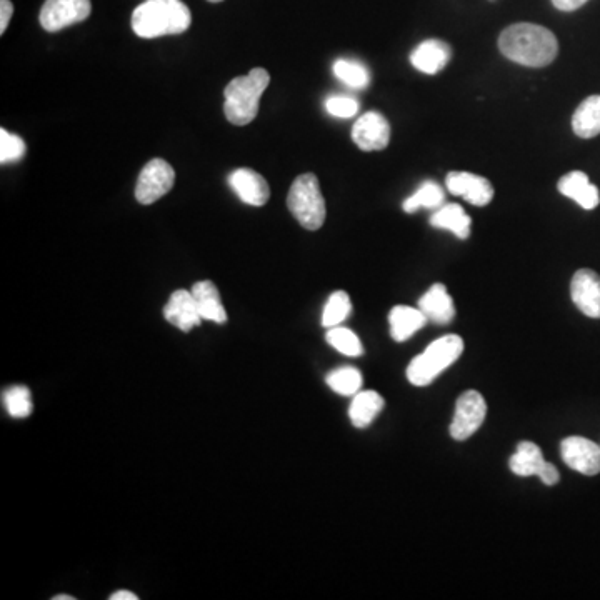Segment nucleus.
I'll return each mask as SVG.
<instances>
[{
  "mask_svg": "<svg viewBox=\"0 0 600 600\" xmlns=\"http://www.w3.org/2000/svg\"><path fill=\"white\" fill-rule=\"evenodd\" d=\"M445 185L450 194L462 197L469 204L484 207L494 199V187L482 175L470 172H449L445 177Z\"/></svg>",
  "mask_w": 600,
  "mask_h": 600,
  "instance_id": "11",
  "label": "nucleus"
},
{
  "mask_svg": "<svg viewBox=\"0 0 600 600\" xmlns=\"http://www.w3.org/2000/svg\"><path fill=\"white\" fill-rule=\"evenodd\" d=\"M537 477H539L545 485H555L560 480L559 470H557V467H555L554 464L547 462V460H545V464L542 465V469H540Z\"/></svg>",
  "mask_w": 600,
  "mask_h": 600,
  "instance_id": "32",
  "label": "nucleus"
},
{
  "mask_svg": "<svg viewBox=\"0 0 600 600\" xmlns=\"http://www.w3.org/2000/svg\"><path fill=\"white\" fill-rule=\"evenodd\" d=\"M212 4H219V2H224V0H209Z\"/></svg>",
  "mask_w": 600,
  "mask_h": 600,
  "instance_id": "37",
  "label": "nucleus"
},
{
  "mask_svg": "<svg viewBox=\"0 0 600 600\" xmlns=\"http://www.w3.org/2000/svg\"><path fill=\"white\" fill-rule=\"evenodd\" d=\"M164 317L182 332H190L202 322L194 295L190 290L184 289L175 290L170 295L169 302L164 307Z\"/></svg>",
  "mask_w": 600,
  "mask_h": 600,
  "instance_id": "13",
  "label": "nucleus"
},
{
  "mask_svg": "<svg viewBox=\"0 0 600 600\" xmlns=\"http://www.w3.org/2000/svg\"><path fill=\"white\" fill-rule=\"evenodd\" d=\"M190 292L194 295L195 304H197L202 320H210L215 324L227 322V312H225L219 290L215 287L214 282H210V280L195 282Z\"/></svg>",
  "mask_w": 600,
  "mask_h": 600,
  "instance_id": "18",
  "label": "nucleus"
},
{
  "mask_svg": "<svg viewBox=\"0 0 600 600\" xmlns=\"http://www.w3.org/2000/svg\"><path fill=\"white\" fill-rule=\"evenodd\" d=\"M325 109H327L330 115H334V117L350 119V117H354L357 114L359 104H357V100L347 97V95H334V97H330L325 102Z\"/></svg>",
  "mask_w": 600,
  "mask_h": 600,
  "instance_id": "31",
  "label": "nucleus"
},
{
  "mask_svg": "<svg viewBox=\"0 0 600 600\" xmlns=\"http://www.w3.org/2000/svg\"><path fill=\"white\" fill-rule=\"evenodd\" d=\"M427 320L429 319L420 309H414L409 305H395L389 314L390 337L395 342H404L415 332H419L427 324Z\"/></svg>",
  "mask_w": 600,
  "mask_h": 600,
  "instance_id": "19",
  "label": "nucleus"
},
{
  "mask_svg": "<svg viewBox=\"0 0 600 600\" xmlns=\"http://www.w3.org/2000/svg\"><path fill=\"white\" fill-rule=\"evenodd\" d=\"M350 312H352V302H350L349 294L344 290H337V292L330 295L327 304H325L322 325L327 329L337 327L349 317Z\"/></svg>",
  "mask_w": 600,
  "mask_h": 600,
  "instance_id": "26",
  "label": "nucleus"
},
{
  "mask_svg": "<svg viewBox=\"0 0 600 600\" xmlns=\"http://www.w3.org/2000/svg\"><path fill=\"white\" fill-rule=\"evenodd\" d=\"M464 352V340L459 335L449 334L434 340L422 354L412 359L407 367L410 384L424 387L434 382L445 369L459 360Z\"/></svg>",
  "mask_w": 600,
  "mask_h": 600,
  "instance_id": "4",
  "label": "nucleus"
},
{
  "mask_svg": "<svg viewBox=\"0 0 600 600\" xmlns=\"http://www.w3.org/2000/svg\"><path fill=\"white\" fill-rule=\"evenodd\" d=\"M352 140L364 152L384 150L389 145L390 124L379 112H367L352 127Z\"/></svg>",
  "mask_w": 600,
  "mask_h": 600,
  "instance_id": "10",
  "label": "nucleus"
},
{
  "mask_svg": "<svg viewBox=\"0 0 600 600\" xmlns=\"http://www.w3.org/2000/svg\"><path fill=\"white\" fill-rule=\"evenodd\" d=\"M132 30L142 39L184 34L192 14L182 0H145L132 14Z\"/></svg>",
  "mask_w": 600,
  "mask_h": 600,
  "instance_id": "2",
  "label": "nucleus"
},
{
  "mask_svg": "<svg viewBox=\"0 0 600 600\" xmlns=\"http://www.w3.org/2000/svg\"><path fill=\"white\" fill-rule=\"evenodd\" d=\"M487 404L477 390H467L455 404V414L450 424V435L455 440H467L484 424Z\"/></svg>",
  "mask_w": 600,
  "mask_h": 600,
  "instance_id": "7",
  "label": "nucleus"
},
{
  "mask_svg": "<svg viewBox=\"0 0 600 600\" xmlns=\"http://www.w3.org/2000/svg\"><path fill=\"white\" fill-rule=\"evenodd\" d=\"M572 130L580 139H592L600 134V95H590L577 107Z\"/></svg>",
  "mask_w": 600,
  "mask_h": 600,
  "instance_id": "22",
  "label": "nucleus"
},
{
  "mask_svg": "<svg viewBox=\"0 0 600 600\" xmlns=\"http://www.w3.org/2000/svg\"><path fill=\"white\" fill-rule=\"evenodd\" d=\"M110 600H139V597L129 592V590H117V592L110 595Z\"/></svg>",
  "mask_w": 600,
  "mask_h": 600,
  "instance_id": "35",
  "label": "nucleus"
},
{
  "mask_svg": "<svg viewBox=\"0 0 600 600\" xmlns=\"http://www.w3.org/2000/svg\"><path fill=\"white\" fill-rule=\"evenodd\" d=\"M325 340L329 342L340 354L349 355V357H359L364 352V347L360 344L359 337L350 329L345 327H330L325 335Z\"/></svg>",
  "mask_w": 600,
  "mask_h": 600,
  "instance_id": "29",
  "label": "nucleus"
},
{
  "mask_svg": "<svg viewBox=\"0 0 600 600\" xmlns=\"http://www.w3.org/2000/svg\"><path fill=\"white\" fill-rule=\"evenodd\" d=\"M90 10V0H45L40 9V25L47 32H59L89 19Z\"/></svg>",
  "mask_w": 600,
  "mask_h": 600,
  "instance_id": "8",
  "label": "nucleus"
},
{
  "mask_svg": "<svg viewBox=\"0 0 600 600\" xmlns=\"http://www.w3.org/2000/svg\"><path fill=\"white\" fill-rule=\"evenodd\" d=\"M269 84V72L262 67L230 80L224 90V114L230 124L247 125L257 117L260 97Z\"/></svg>",
  "mask_w": 600,
  "mask_h": 600,
  "instance_id": "3",
  "label": "nucleus"
},
{
  "mask_svg": "<svg viewBox=\"0 0 600 600\" xmlns=\"http://www.w3.org/2000/svg\"><path fill=\"white\" fill-rule=\"evenodd\" d=\"M229 184L244 204L262 207L270 197L269 184L252 169H237L230 174Z\"/></svg>",
  "mask_w": 600,
  "mask_h": 600,
  "instance_id": "14",
  "label": "nucleus"
},
{
  "mask_svg": "<svg viewBox=\"0 0 600 600\" xmlns=\"http://www.w3.org/2000/svg\"><path fill=\"white\" fill-rule=\"evenodd\" d=\"M444 200V189L434 180H425L414 195L404 200L402 207L407 214H414L419 209H439L440 205H444Z\"/></svg>",
  "mask_w": 600,
  "mask_h": 600,
  "instance_id": "24",
  "label": "nucleus"
},
{
  "mask_svg": "<svg viewBox=\"0 0 600 600\" xmlns=\"http://www.w3.org/2000/svg\"><path fill=\"white\" fill-rule=\"evenodd\" d=\"M575 307L590 319H600V275L594 270L580 269L570 284Z\"/></svg>",
  "mask_w": 600,
  "mask_h": 600,
  "instance_id": "12",
  "label": "nucleus"
},
{
  "mask_svg": "<svg viewBox=\"0 0 600 600\" xmlns=\"http://www.w3.org/2000/svg\"><path fill=\"white\" fill-rule=\"evenodd\" d=\"M490 2H495V0H490Z\"/></svg>",
  "mask_w": 600,
  "mask_h": 600,
  "instance_id": "38",
  "label": "nucleus"
},
{
  "mask_svg": "<svg viewBox=\"0 0 600 600\" xmlns=\"http://www.w3.org/2000/svg\"><path fill=\"white\" fill-rule=\"evenodd\" d=\"M25 154L24 140L19 135L10 134L5 129H0V162L9 164L22 159Z\"/></svg>",
  "mask_w": 600,
  "mask_h": 600,
  "instance_id": "30",
  "label": "nucleus"
},
{
  "mask_svg": "<svg viewBox=\"0 0 600 600\" xmlns=\"http://www.w3.org/2000/svg\"><path fill=\"white\" fill-rule=\"evenodd\" d=\"M430 225L435 229L450 230L457 239L465 240L469 239L472 220L459 204H444L435 209V214L430 217Z\"/></svg>",
  "mask_w": 600,
  "mask_h": 600,
  "instance_id": "20",
  "label": "nucleus"
},
{
  "mask_svg": "<svg viewBox=\"0 0 600 600\" xmlns=\"http://www.w3.org/2000/svg\"><path fill=\"white\" fill-rule=\"evenodd\" d=\"M545 464L542 450L529 440H524L517 445L515 454L510 457L509 467L519 477H532L537 475Z\"/></svg>",
  "mask_w": 600,
  "mask_h": 600,
  "instance_id": "23",
  "label": "nucleus"
},
{
  "mask_svg": "<svg viewBox=\"0 0 600 600\" xmlns=\"http://www.w3.org/2000/svg\"><path fill=\"white\" fill-rule=\"evenodd\" d=\"M499 50L515 64L539 69L554 62L559 54V42L542 25L520 22L502 30Z\"/></svg>",
  "mask_w": 600,
  "mask_h": 600,
  "instance_id": "1",
  "label": "nucleus"
},
{
  "mask_svg": "<svg viewBox=\"0 0 600 600\" xmlns=\"http://www.w3.org/2000/svg\"><path fill=\"white\" fill-rule=\"evenodd\" d=\"M559 192L569 199L575 200L585 210H592L600 204V192L594 184H590L589 177L580 170L565 174L559 180Z\"/></svg>",
  "mask_w": 600,
  "mask_h": 600,
  "instance_id": "16",
  "label": "nucleus"
},
{
  "mask_svg": "<svg viewBox=\"0 0 600 600\" xmlns=\"http://www.w3.org/2000/svg\"><path fill=\"white\" fill-rule=\"evenodd\" d=\"M334 74L337 79L354 89H364L369 85V70L357 60L339 59L334 62Z\"/></svg>",
  "mask_w": 600,
  "mask_h": 600,
  "instance_id": "27",
  "label": "nucleus"
},
{
  "mask_svg": "<svg viewBox=\"0 0 600 600\" xmlns=\"http://www.w3.org/2000/svg\"><path fill=\"white\" fill-rule=\"evenodd\" d=\"M587 2L589 0H552L555 9L560 10V12H574Z\"/></svg>",
  "mask_w": 600,
  "mask_h": 600,
  "instance_id": "34",
  "label": "nucleus"
},
{
  "mask_svg": "<svg viewBox=\"0 0 600 600\" xmlns=\"http://www.w3.org/2000/svg\"><path fill=\"white\" fill-rule=\"evenodd\" d=\"M52 600H75V597H72V595H55Z\"/></svg>",
  "mask_w": 600,
  "mask_h": 600,
  "instance_id": "36",
  "label": "nucleus"
},
{
  "mask_svg": "<svg viewBox=\"0 0 600 600\" xmlns=\"http://www.w3.org/2000/svg\"><path fill=\"white\" fill-rule=\"evenodd\" d=\"M419 309L435 324H450L455 317L454 300L445 285L434 284L419 299Z\"/></svg>",
  "mask_w": 600,
  "mask_h": 600,
  "instance_id": "17",
  "label": "nucleus"
},
{
  "mask_svg": "<svg viewBox=\"0 0 600 600\" xmlns=\"http://www.w3.org/2000/svg\"><path fill=\"white\" fill-rule=\"evenodd\" d=\"M560 455L570 469L584 475H597L600 472V447L592 440L572 435L562 440Z\"/></svg>",
  "mask_w": 600,
  "mask_h": 600,
  "instance_id": "9",
  "label": "nucleus"
},
{
  "mask_svg": "<svg viewBox=\"0 0 600 600\" xmlns=\"http://www.w3.org/2000/svg\"><path fill=\"white\" fill-rule=\"evenodd\" d=\"M175 172L164 159H152L145 164L135 185V199L142 205H150L169 194L174 187Z\"/></svg>",
  "mask_w": 600,
  "mask_h": 600,
  "instance_id": "6",
  "label": "nucleus"
},
{
  "mask_svg": "<svg viewBox=\"0 0 600 600\" xmlns=\"http://www.w3.org/2000/svg\"><path fill=\"white\" fill-rule=\"evenodd\" d=\"M385 400L375 390L357 392L349 407L350 422L357 429H365L374 422L375 417L384 409Z\"/></svg>",
  "mask_w": 600,
  "mask_h": 600,
  "instance_id": "21",
  "label": "nucleus"
},
{
  "mask_svg": "<svg viewBox=\"0 0 600 600\" xmlns=\"http://www.w3.org/2000/svg\"><path fill=\"white\" fill-rule=\"evenodd\" d=\"M5 410L9 412L10 417L14 419H25L32 414L34 404H32V395L30 390L24 385H14L4 392Z\"/></svg>",
  "mask_w": 600,
  "mask_h": 600,
  "instance_id": "28",
  "label": "nucleus"
},
{
  "mask_svg": "<svg viewBox=\"0 0 600 600\" xmlns=\"http://www.w3.org/2000/svg\"><path fill=\"white\" fill-rule=\"evenodd\" d=\"M327 385L335 394L354 397L362 387V374L355 367H340L327 375Z\"/></svg>",
  "mask_w": 600,
  "mask_h": 600,
  "instance_id": "25",
  "label": "nucleus"
},
{
  "mask_svg": "<svg viewBox=\"0 0 600 600\" xmlns=\"http://www.w3.org/2000/svg\"><path fill=\"white\" fill-rule=\"evenodd\" d=\"M449 62L450 47L442 40H424L410 54V64L414 65L419 72H424V74H437Z\"/></svg>",
  "mask_w": 600,
  "mask_h": 600,
  "instance_id": "15",
  "label": "nucleus"
},
{
  "mask_svg": "<svg viewBox=\"0 0 600 600\" xmlns=\"http://www.w3.org/2000/svg\"><path fill=\"white\" fill-rule=\"evenodd\" d=\"M14 14V5L10 0H0V34H4L9 27L10 19Z\"/></svg>",
  "mask_w": 600,
  "mask_h": 600,
  "instance_id": "33",
  "label": "nucleus"
},
{
  "mask_svg": "<svg viewBox=\"0 0 600 600\" xmlns=\"http://www.w3.org/2000/svg\"><path fill=\"white\" fill-rule=\"evenodd\" d=\"M287 207L295 220L307 230H319L325 222V200L315 174L295 177L287 195Z\"/></svg>",
  "mask_w": 600,
  "mask_h": 600,
  "instance_id": "5",
  "label": "nucleus"
}]
</instances>
